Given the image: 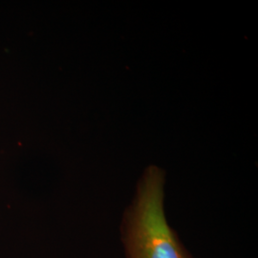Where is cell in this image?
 <instances>
[{
  "label": "cell",
  "mask_w": 258,
  "mask_h": 258,
  "mask_svg": "<svg viewBox=\"0 0 258 258\" xmlns=\"http://www.w3.org/2000/svg\"><path fill=\"white\" fill-rule=\"evenodd\" d=\"M164 184V171L153 166L139 182L123 220V243L128 258H189L166 222Z\"/></svg>",
  "instance_id": "1"
}]
</instances>
